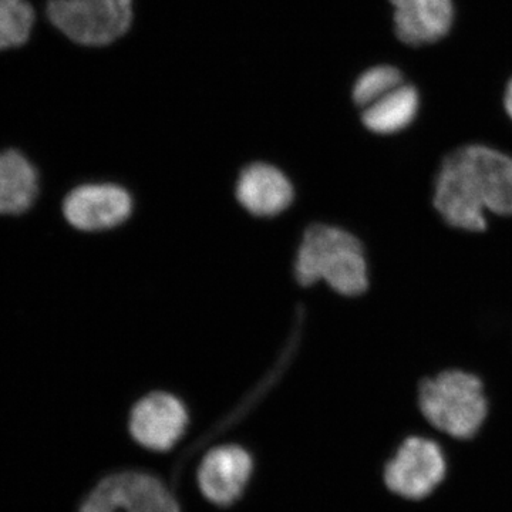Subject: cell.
<instances>
[{
  "label": "cell",
  "instance_id": "1",
  "mask_svg": "<svg viewBox=\"0 0 512 512\" xmlns=\"http://www.w3.org/2000/svg\"><path fill=\"white\" fill-rule=\"evenodd\" d=\"M434 207L450 227L468 232L487 229V211L512 215V157L478 144L457 148L437 173Z\"/></svg>",
  "mask_w": 512,
  "mask_h": 512
},
{
  "label": "cell",
  "instance_id": "2",
  "mask_svg": "<svg viewBox=\"0 0 512 512\" xmlns=\"http://www.w3.org/2000/svg\"><path fill=\"white\" fill-rule=\"evenodd\" d=\"M417 409L431 434L466 443L476 439L490 419L491 400L483 377L447 367L420 380Z\"/></svg>",
  "mask_w": 512,
  "mask_h": 512
},
{
  "label": "cell",
  "instance_id": "3",
  "mask_svg": "<svg viewBox=\"0 0 512 512\" xmlns=\"http://www.w3.org/2000/svg\"><path fill=\"white\" fill-rule=\"evenodd\" d=\"M303 286L326 282L343 296H359L369 286V271L362 242L338 227L316 224L305 231L295 264Z\"/></svg>",
  "mask_w": 512,
  "mask_h": 512
},
{
  "label": "cell",
  "instance_id": "4",
  "mask_svg": "<svg viewBox=\"0 0 512 512\" xmlns=\"http://www.w3.org/2000/svg\"><path fill=\"white\" fill-rule=\"evenodd\" d=\"M450 471L447 448L431 433L404 437L382 470L384 488L406 503H423L443 487Z\"/></svg>",
  "mask_w": 512,
  "mask_h": 512
},
{
  "label": "cell",
  "instance_id": "5",
  "mask_svg": "<svg viewBox=\"0 0 512 512\" xmlns=\"http://www.w3.org/2000/svg\"><path fill=\"white\" fill-rule=\"evenodd\" d=\"M43 15L74 45L101 47L126 35L133 22V0H46Z\"/></svg>",
  "mask_w": 512,
  "mask_h": 512
},
{
  "label": "cell",
  "instance_id": "6",
  "mask_svg": "<svg viewBox=\"0 0 512 512\" xmlns=\"http://www.w3.org/2000/svg\"><path fill=\"white\" fill-rule=\"evenodd\" d=\"M77 512H181L167 485L148 473L121 471L101 478Z\"/></svg>",
  "mask_w": 512,
  "mask_h": 512
},
{
  "label": "cell",
  "instance_id": "7",
  "mask_svg": "<svg viewBox=\"0 0 512 512\" xmlns=\"http://www.w3.org/2000/svg\"><path fill=\"white\" fill-rule=\"evenodd\" d=\"M190 416L183 402L171 393L153 392L141 397L128 417V430L138 446L167 453L187 431Z\"/></svg>",
  "mask_w": 512,
  "mask_h": 512
},
{
  "label": "cell",
  "instance_id": "8",
  "mask_svg": "<svg viewBox=\"0 0 512 512\" xmlns=\"http://www.w3.org/2000/svg\"><path fill=\"white\" fill-rule=\"evenodd\" d=\"M133 200L123 187L90 183L74 187L62 202V215L80 232H101L119 227L130 217Z\"/></svg>",
  "mask_w": 512,
  "mask_h": 512
},
{
  "label": "cell",
  "instance_id": "9",
  "mask_svg": "<svg viewBox=\"0 0 512 512\" xmlns=\"http://www.w3.org/2000/svg\"><path fill=\"white\" fill-rule=\"evenodd\" d=\"M254 473L251 454L238 444H222L202 457L197 483L205 500L217 507L237 503Z\"/></svg>",
  "mask_w": 512,
  "mask_h": 512
},
{
  "label": "cell",
  "instance_id": "10",
  "mask_svg": "<svg viewBox=\"0 0 512 512\" xmlns=\"http://www.w3.org/2000/svg\"><path fill=\"white\" fill-rule=\"evenodd\" d=\"M40 171L18 147L0 148V218H22L40 197Z\"/></svg>",
  "mask_w": 512,
  "mask_h": 512
},
{
  "label": "cell",
  "instance_id": "11",
  "mask_svg": "<svg viewBox=\"0 0 512 512\" xmlns=\"http://www.w3.org/2000/svg\"><path fill=\"white\" fill-rule=\"evenodd\" d=\"M394 30L403 43L423 46L443 39L453 25L451 0H390Z\"/></svg>",
  "mask_w": 512,
  "mask_h": 512
},
{
  "label": "cell",
  "instance_id": "12",
  "mask_svg": "<svg viewBox=\"0 0 512 512\" xmlns=\"http://www.w3.org/2000/svg\"><path fill=\"white\" fill-rule=\"evenodd\" d=\"M239 204L256 217H275L293 201L291 181L274 165H248L239 175L237 190Z\"/></svg>",
  "mask_w": 512,
  "mask_h": 512
},
{
  "label": "cell",
  "instance_id": "13",
  "mask_svg": "<svg viewBox=\"0 0 512 512\" xmlns=\"http://www.w3.org/2000/svg\"><path fill=\"white\" fill-rule=\"evenodd\" d=\"M420 97L410 84L394 89L363 110L362 121L375 134H394L413 123L419 113Z\"/></svg>",
  "mask_w": 512,
  "mask_h": 512
},
{
  "label": "cell",
  "instance_id": "14",
  "mask_svg": "<svg viewBox=\"0 0 512 512\" xmlns=\"http://www.w3.org/2000/svg\"><path fill=\"white\" fill-rule=\"evenodd\" d=\"M37 25L39 13L33 0H0V55L25 49Z\"/></svg>",
  "mask_w": 512,
  "mask_h": 512
},
{
  "label": "cell",
  "instance_id": "15",
  "mask_svg": "<svg viewBox=\"0 0 512 512\" xmlns=\"http://www.w3.org/2000/svg\"><path fill=\"white\" fill-rule=\"evenodd\" d=\"M402 84V73L396 67H372L357 79L355 87H353V100L357 106L365 110L366 107L372 106L377 100L393 92Z\"/></svg>",
  "mask_w": 512,
  "mask_h": 512
},
{
  "label": "cell",
  "instance_id": "16",
  "mask_svg": "<svg viewBox=\"0 0 512 512\" xmlns=\"http://www.w3.org/2000/svg\"><path fill=\"white\" fill-rule=\"evenodd\" d=\"M505 110H507L508 116L511 117L512 120V79L510 83H508L507 90H505Z\"/></svg>",
  "mask_w": 512,
  "mask_h": 512
}]
</instances>
